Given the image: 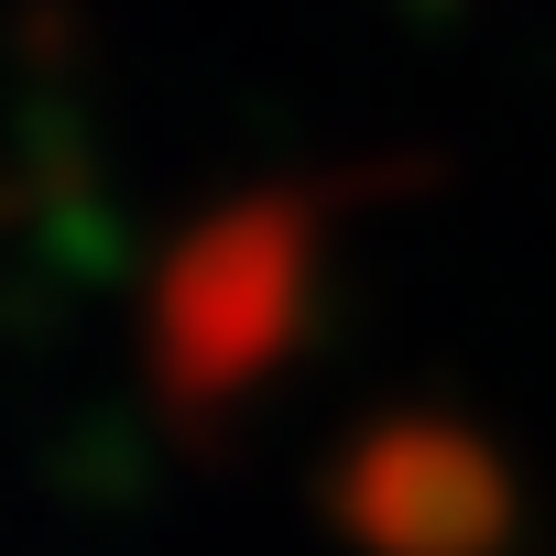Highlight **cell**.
<instances>
[{"label":"cell","mask_w":556,"mask_h":556,"mask_svg":"<svg viewBox=\"0 0 556 556\" xmlns=\"http://www.w3.org/2000/svg\"><path fill=\"white\" fill-rule=\"evenodd\" d=\"M317 513L361 556H502L523 523V491L502 447L458 415H371L339 437Z\"/></svg>","instance_id":"2"},{"label":"cell","mask_w":556,"mask_h":556,"mask_svg":"<svg viewBox=\"0 0 556 556\" xmlns=\"http://www.w3.org/2000/svg\"><path fill=\"white\" fill-rule=\"evenodd\" d=\"M328 186H251L229 207H207L175 262L153 273L142 306V361L175 426H229L273 371L295 361L306 317H317V273H328Z\"/></svg>","instance_id":"1"}]
</instances>
